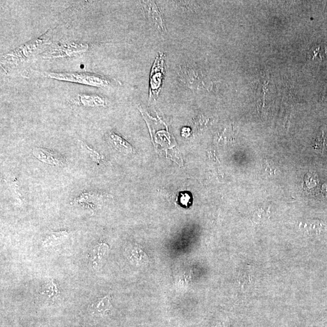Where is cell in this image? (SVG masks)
Listing matches in <instances>:
<instances>
[{
  "label": "cell",
  "instance_id": "obj_10",
  "mask_svg": "<svg viewBox=\"0 0 327 327\" xmlns=\"http://www.w3.org/2000/svg\"><path fill=\"white\" fill-rule=\"evenodd\" d=\"M323 53L327 54L326 47H322L321 46L314 47L310 51V58L313 59V58L318 57L321 59L323 60L324 58H325L326 56Z\"/></svg>",
  "mask_w": 327,
  "mask_h": 327
},
{
  "label": "cell",
  "instance_id": "obj_12",
  "mask_svg": "<svg viewBox=\"0 0 327 327\" xmlns=\"http://www.w3.org/2000/svg\"><path fill=\"white\" fill-rule=\"evenodd\" d=\"M264 168H265L266 174L268 176H273V175H276L277 170L274 167L270 166L268 163V161L265 162L264 165Z\"/></svg>",
  "mask_w": 327,
  "mask_h": 327
},
{
  "label": "cell",
  "instance_id": "obj_2",
  "mask_svg": "<svg viewBox=\"0 0 327 327\" xmlns=\"http://www.w3.org/2000/svg\"><path fill=\"white\" fill-rule=\"evenodd\" d=\"M165 71L166 69H165L164 55L160 54L156 58L151 72L150 98L151 96H153V98L158 96L163 82Z\"/></svg>",
  "mask_w": 327,
  "mask_h": 327
},
{
  "label": "cell",
  "instance_id": "obj_11",
  "mask_svg": "<svg viewBox=\"0 0 327 327\" xmlns=\"http://www.w3.org/2000/svg\"><path fill=\"white\" fill-rule=\"evenodd\" d=\"M86 148H87L88 150L89 151L90 156L91 159H93L94 161L96 162V163H100V161L104 160V158L103 156L99 155V154L95 150H92L91 148L88 147V146L85 145Z\"/></svg>",
  "mask_w": 327,
  "mask_h": 327
},
{
  "label": "cell",
  "instance_id": "obj_9",
  "mask_svg": "<svg viewBox=\"0 0 327 327\" xmlns=\"http://www.w3.org/2000/svg\"><path fill=\"white\" fill-rule=\"evenodd\" d=\"M59 289L57 284L55 283L54 280L48 282L46 286L44 287L43 291L42 292V294H46L48 295V297L51 298H54L57 297L59 295Z\"/></svg>",
  "mask_w": 327,
  "mask_h": 327
},
{
  "label": "cell",
  "instance_id": "obj_5",
  "mask_svg": "<svg viewBox=\"0 0 327 327\" xmlns=\"http://www.w3.org/2000/svg\"><path fill=\"white\" fill-rule=\"evenodd\" d=\"M111 296L108 295L99 298L89 306L88 311L91 315L96 317H103L112 310Z\"/></svg>",
  "mask_w": 327,
  "mask_h": 327
},
{
  "label": "cell",
  "instance_id": "obj_8",
  "mask_svg": "<svg viewBox=\"0 0 327 327\" xmlns=\"http://www.w3.org/2000/svg\"><path fill=\"white\" fill-rule=\"evenodd\" d=\"M69 237L67 230L59 232H52L47 235L43 241L44 247H53L61 244Z\"/></svg>",
  "mask_w": 327,
  "mask_h": 327
},
{
  "label": "cell",
  "instance_id": "obj_13",
  "mask_svg": "<svg viewBox=\"0 0 327 327\" xmlns=\"http://www.w3.org/2000/svg\"><path fill=\"white\" fill-rule=\"evenodd\" d=\"M190 196L187 193H181L180 196V203L182 206L188 207L191 203Z\"/></svg>",
  "mask_w": 327,
  "mask_h": 327
},
{
  "label": "cell",
  "instance_id": "obj_1",
  "mask_svg": "<svg viewBox=\"0 0 327 327\" xmlns=\"http://www.w3.org/2000/svg\"><path fill=\"white\" fill-rule=\"evenodd\" d=\"M47 77L54 79L67 81L85 85L104 87L111 83V81L107 78L99 75L90 73H44Z\"/></svg>",
  "mask_w": 327,
  "mask_h": 327
},
{
  "label": "cell",
  "instance_id": "obj_6",
  "mask_svg": "<svg viewBox=\"0 0 327 327\" xmlns=\"http://www.w3.org/2000/svg\"><path fill=\"white\" fill-rule=\"evenodd\" d=\"M109 142L111 144L115 149L120 152L129 154L133 151V148L126 141L119 136L113 132H109L107 135Z\"/></svg>",
  "mask_w": 327,
  "mask_h": 327
},
{
  "label": "cell",
  "instance_id": "obj_7",
  "mask_svg": "<svg viewBox=\"0 0 327 327\" xmlns=\"http://www.w3.org/2000/svg\"><path fill=\"white\" fill-rule=\"evenodd\" d=\"M105 198V195L101 194L99 193L94 192H89L83 193L79 197L75 199L74 201H72L71 205L73 204H90V206H94L95 208V205H98L100 204V201Z\"/></svg>",
  "mask_w": 327,
  "mask_h": 327
},
{
  "label": "cell",
  "instance_id": "obj_4",
  "mask_svg": "<svg viewBox=\"0 0 327 327\" xmlns=\"http://www.w3.org/2000/svg\"><path fill=\"white\" fill-rule=\"evenodd\" d=\"M32 153L36 158L43 163L59 166L65 163L64 157L47 149L35 148Z\"/></svg>",
  "mask_w": 327,
  "mask_h": 327
},
{
  "label": "cell",
  "instance_id": "obj_3",
  "mask_svg": "<svg viewBox=\"0 0 327 327\" xmlns=\"http://www.w3.org/2000/svg\"><path fill=\"white\" fill-rule=\"evenodd\" d=\"M109 250L108 245L104 242H99L91 248L88 256L89 264L91 268L95 270L100 268Z\"/></svg>",
  "mask_w": 327,
  "mask_h": 327
},
{
  "label": "cell",
  "instance_id": "obj_14",
  "mask_svg": "<svg viewBox=\"0 0 327 327\" xmlns=\"http://www.w3.org/2000/svg\"></svg>",
  "mask_w": 327,
  "mask_h": 327
}]
</instances>
